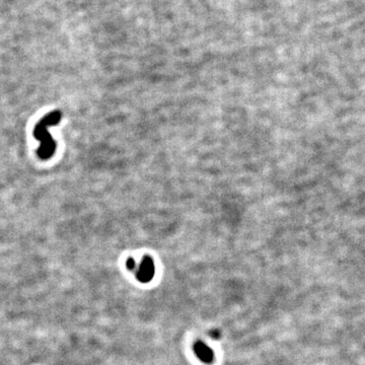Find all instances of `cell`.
Listing matches in <instances>:
<instances>
[{
  "label": "cell",
  "mask_w": 365,
  "mask_h": 365,
  "mask_svg": "<svg viewBox=\"0 0 365 365\" xmlns=\"http://www.w3.org/2000/svg\"><path fill=\"white\" fill-rule=\"evenodd\" d=\"M61 117L62 115L60 111L51 112L50 114L46 115V116L35 127L34 136L38 141H40V147L38 148L37 153L38 157L41 160L44 161L49 160L54 155V152L56 150V143L51 136L49 128L51 126L59 124Z\"/></svg>",
  "instance_id": "1"
},
{
  "label": "cell",
  "mask_w": 365,
  "mask_h": 365,
  "mask_svg": "<svg viewBox=\"0 0 365 365\" xmlns=\"http://www.w3.org/2000/svg\"><path fill=\"white\" fill-rule=\"evenodd\" d=\"M155 273H156V266H155V263H153V260L150 257L145 256L137 271V274H136L137 279L142 283L150 282L153 276H155Z\"/></svg>",
  "instance_id": "2"
},
{
  "label": "cell",
  "mask_w": 365,
  "mask_h": 365,
  "mask_svg": "<svg viewBox=\"0 0 365 365\" xmlns=\"http://www.w3.org/2000/svg\"><path fill=\"white\" fill-rule=\"evenodd\" d=\"M211 336H212V337H213V338H215V339H217V338H219L220 334H219V332H218V331H214V332L211 333Z\"/></svg>",
  "instance_id": "5"
},
{
  "label": "cell",
  "mask_w": 365,
  "mask_h": 365,
  "mask_svg": "<svg viewBox=\"0 0 365 365\" xmlns=\"http://www.w3.org/2000/svg\"><path fill=\"white\" fill-rule=\"evenodd\" d=\"M135 267H136L135 261H134L132 258L128 259V261H127V268L129 269V270H134V269H135Z\"/></svg>",
  "instance_id": "4"
},
{
  "label": "cell",
  "mask_w": 365,
  "mask_h": 365,
  "mask_svg": "<svg viewBox=\"0 0 365 365\" xmlns=\"http://www.w3.org/2000/svg\"><path fill=\"white\" fill-rule=\"evenodd\" d=\"M194 351H195L197 357L205 363L212 362L213 359H214V353H213L212 349H211L209 346H207L203 342H197L194 345Z\"/></svg>",
  "instance_id": "3"
}]
</instances>
